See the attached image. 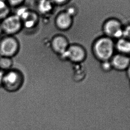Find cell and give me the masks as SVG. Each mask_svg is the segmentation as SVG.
Instances as JSON below:
<instances>
[{"label":"cell","instance_id":"cell-15","mask_svg":"<svg viewBox=\"0 0 130 130\" xmlns=\"http://www.w3.org/2000/svg\"><path fill=\"white\" fill-rule=\"evenodd\" d=\"M54 5L58 6H61L63 4H65L68 0H51Z\"/></svg>","mask_w":130,"mask_h":130},{"label":"cell","instance_id":"cell-7","mask_svg":"<svg viewBox=\"0 0 130 130\" xmlns=\"http://www.w3.org/2000/svg\"><path fill=\"white\" fill-rule=\"evenodd\" d=\"M72 21V16L65 11L60 12L56 15L54 22L56 27L58 29L65 30L71 26Z\"/></svg>","mask_w":130,"mask_h":130},{"label":"cell","instance_id":"cell-12","mask_svg":"<svg viewBox=\"0 0 130 130\" xmlns=\"http://www.w3.org/2000/svg\"><path fill=\"white\" fill-rule=\"evenodd\" d=\"M12 58L1 56L0 57V70L6 72L11 69L13 65Z\"/></svg>","mask_w":130,"mask_h":130},{"label":"cell","instance_id":"cell-9","mask_svg":"<svg viewBox=\"0 0 130 130\" xmlns=\"http://www.w3.org/2000/svg\"><path fill=\"white\" fill-rule=\"evenodd\" d=\"M37 8L42 14H47L52 11L54 4L51 0H39L37 1Z\"/></svg>","mask_w":130,"mask_h":130},{"label":"cell","instance_id":"cell-3","mask_svg":"<svg viewBox=\"0 0 130 130\" xmlns=\"http://www.w3.org/2000/svg\"><path fill=\"white\" fill-rule=\"evenodd\" d=\"M0 22L2 32L6 35L14 36L23 27L22 20L15 14L9 15Z\"/></svg>","mask_w":130,"mask_h":130},{"label":"cell","instance_id":"cell-8","mask_svg":"<svg viewBox=\"0 0 130 130\" xmlns=\"http://www.w3.org/2000/svg\"><path fill=\"white\" fill-rule=\"evenodd\" d=\"M105 30L107 35L119 38L123 35L119 24L116 21H110L107 22L105 26Z\"/></svg>","mask_w":130,"mask_h":130},{"label":"cell","instance_id":"cell-13","mask_svg":"<svg viewBox=\"0 0 130 130\" xmlns=\"http://www.w3.org/2000/svg\"><path fill=\"white\" fill-rule=\"evenodd\" d=\"M117 48L122 52H130V42L123 39L119 40L118 42Z\"/></svg>","mask_w":130,"mask_h":130},{"label":"cell","instance_id":"cell-17","mask_svg":"<svg viewBox=\"0 0 130 130\" xmlns=\"http://www.w3.org/2000/svg\"><path fill=\"white\" fill-rule=\"evenodd\" d=\"M4 74L5 72L4 71L0 70V86H2V80L4 77Z\"/></svg>","mask_w":130,"mask_h":130},{"label":"cell","instance_id":"cell-5","mask_svg":"<svg viewBox=\"0 0 130 130\" xmlns=\"http://www.w3.org/2000/svg\"><path fill=\"white\" fill-rule=\"evenodd\" d=\"M51 46L52 51L56 54L61 56L69 47L68 42L65 37L61 35H56L51 41Z\"/></svg>","mask_w":130,"mask_h":130},{"label":"cell","instance_id":"cell-14","mask_svg":"<svg viewBox=\"0 0 130 130\" xmlns=\"http://www.w3.org/2000/svg\"><path fill=\"white\" fill-rule=\"evenodd\" d=\"M25 0H6L10 8H18L22 6Z\"/></svg>","mask_w":130,"mask_h":130},{"label":"cell","instance_id":"cell-20","mask_svg":"<svg viewBox=\"0 0 130 130\" xmlns=\"http://www.w3.org/2000/svg\"><path fill=\"white\" fill-rule=\"evenodd\" d=\"M36 1H39V0H36Z\"/></svg>","mask_w":130,"mask_h":130},{"label":"cell","instance_id":"cell-1","mask_svg":"<svg viewBox=\"0 0 130 130\" xmlns=\"http://www.w3.org/2000/svg\"><path fill=\"white\" fill-rule=\"evenodd\" d=\"M24 77L22 72L16 69H12L5 72L2 86L9 92H15L22 87Z\"/></svg>","mask_w":130,"mask_h":130},{"label":"cell","instance_id":"cell-4","mask_svg":"<svg viewBox=\"0 0 130 130\" xmlns=\"http://www.w3.org/2000/svg\"><path fill=\"white\" fill-rule=\"evenodd\" d=\"M95 51L98 57L101 59H108L112 56L113 52L112 41L108 38H102L96 43Z\"/></svg>","mask_w":130,"mask_h":130},{"label":"cell","instance_id":"cell-10","mask_svg":"<svg viewBox=\"0 0 130 130\" xmlns=\"http://www.w3.org/2000/svg\"><path fill=\"white\" fill-rule=\"evenodd\" d=\"M130 60L128 58L121 55L115 56L112 60V64L118 70H123L129 66Z\"/></svg>","mask_w":130,"mask_h":130},{"label":"cell","instance_id":"cell-18","mask_svg":"<svg viewBox=\"0 0 130 130\" xmlns=\"http://www.w3.org/2000/svg\"><path fill=\"white\" fill-rule=\"evenodd\" d=\"M128 74L129 76L130 77V65L129 66V67H128Z\"/></svg>","mask_w":130,"mask_h":130},{"label":"cell","instance_id":"cell-16","mask_svg":"<svg viewBox=\"0 0 130 130\" xmlns=\"http://www.w3.org/2000/svg\"><path fill=\"white\" fill-rule=\"evenodd\" d=\"M123 35L127 38H130V26L126 27L124 30L123 31Z\"/></svg>","mask_w":130,"mask_h":130},{"label":"cell","instance_id":"cell-2","mask_svg":"<svg viewBox=\"0 0 130 130\" xmlns=\"http://www.w3.org/2000/svg\"><path fill=\"white\" fill-rule=\"evenodd\" d=\"M20 43L14 36L6 35L0 40V56L12 58L19 52Z\"/></svg>","mask_w":130,"mask_h":130},{"label":"cell","instance_id":"cell-19","mask_svg":"<svg viewBox=\"0 0 130 130\" xmlns=\"http://www.w3.org/2000/svg\"><path fill=\"white\" fill-rule=\"evenodd\" d=\"M2 33H3V32H2V29L1 25V22H0V36H1V35H2Z\"/></svg>","mask_w":130,"mask_h":130},{"label":"cell","instance_id":"cell-11","mask_svg":"<svg viewBox=\"0 0 130 130\" xmlns=\"http://www.w3.org/2000/svg\"><path fill=\"white\" fill-rule=\"evenodd\" d=\"M11 8L6 1L0 0V22L10 14Z\"/></svg>","mask_w":130,"mask_h":130},{"label":"cell","instance_id":"cell-6","mask_svg":"<svg viewBox=\"0 0 130 130\" xmlns=\"http://www.w3.org/2000/svg\"><path fill=\"white\" fill-rule=\"evenodd\" d=\"M61 57L67 58L71 61L78 62L82 61L85 56V53L81 47L77 45L70 46Z\"/></svg>","mask_w":130,"mask_h":130}]
</instances>
